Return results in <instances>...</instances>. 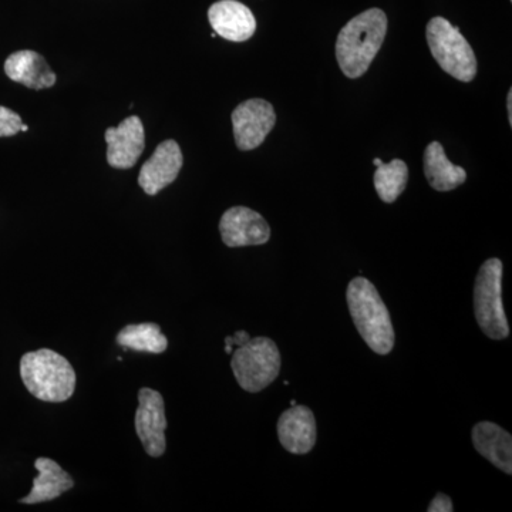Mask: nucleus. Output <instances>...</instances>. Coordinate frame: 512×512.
Listing matches in <instances>:
<instances>
[{
    "label": "nucleus",
    "instance_id": "obj_1",
    "mask_svg": "<svg viewBox=\"0 0 512 512\" xmlns=\"http://www.w3.org/2000/svg\"><path fill=\"white\" fill-rule=\"evenodd\" d=\"M386 13L382 9H367L349 20L336 40V59L340 70L349 79H359L382 49L387 35Z\"/></svg>",
    "mask_w": 512,
    "mask_h": 512
},
{
    "label": "nucleus",
    "instance_id": "obj_2",
    "mask_svg": "<svg viewBox=\"0 0 512 512\" xmlns=\"http://www.w3.org/2000/svg\"><path fill=\"white\" fill-rule=\"evenodd\" d=\"M346 299L357 332L377 355H389L394 346V329L389 309L376 286L357 276L346 291Z\"/></svg>",
    "mask_w": 512,
    "mask_h": 512
},
{
    "label": "nucleus",
    "instance_id": "obj_3",
    "mask_svg": "<svg viewBox=\"0 0 512 512\" xmlns=\"http://www.w3.org/2000/svg\"><path fill=\"white\" fill-rule=\"evenodd\" d=\"M20 377L29 393L42 402H66L76 390L73 366L52 349H39L23 355Z\"/></svg>",
    "mask_w": 512,
    "mask_h": 512
},
{
    "label": "nucleus",
    "instance_id": "obj_4",
    "mask_svg": "<svg viewBox=\"0 0 512 512\" xmlns=\"http://www.w3.org/2000/svg\"><path fill=\"white\" fill-rule=\"evenodd\" d=\"M426 37L431 55L444 72L463 83L476 79V55L460 29L437 16L427 23Z\"/></svg>",
    "mask_w": 512,
    "mask_h": 512
},
{
    "label": "nucleus",
    "instance_id": "obj_5",
    "mask_svg": "<svg viewBox=\"0 0 512 512\" xmlns=\"http://www.w3.org/2000/svg\"><path fill=\"white\" fill-rule=\"evenodd\" d=\"M231 369L239 386L258 393L275 382L281 372V353L274 340L259 336L249 339L231 353Z\"/></svg>",
    "mask_w": 512,
    "mask_h": 512
},
{
    "label": "nucleus",
    "instance_id": "obj_6",
    "mask_svg": "<svg viewBox=\"0 0 512 512\" xmlns=\"http://www.w3.org/2000/svg\"><path fill=\"white\" fill-rule=\"evenodd\" d=\"M503 262L491 258L481 265L474 286V311L484 335L503 340L510 335L503 305Z\"/></svg>",
    "mask_w": 512,
    "mask_h": 512
},
{
    "label": "nucleus",
    "instance_id": "obj_7",
    "mask_svg": "<svg viewBox=\"0 0 512 512\" xmlns=\"http://www.w3.org/2000/svg\"><path fill=\"white\" fill-rule=\"evenodd\" d=\"M231 120L237 147L241 151H251L261 146L275 127L276 113L269 101L251 99L232 111Z\"/></svg>",
    "mask_w": 512,
    "mask_h": 512
},
{
    "label": "nucleus",
    "instance_id": "obj_8",
    "mask_svg": "<svg viewBox=\"0 0 512 512\" xmlns=\"http://www.w3.org/2000/svg\"><path fill=\"white\" fill-rule=\"evenodd\" d=\"M167 417L163 396L157 390L143 387L138 392L136 412V433L144 450L150 457H163L167 441H165Z\"/></svg>",
    "mask_w": 512,
    "mask_h": 512
},
{
    "label": "nucleus",
    "instance_id": "obj_9",
    "mask_svg": "<svg viewBox=\"0 0 512 512\" xmlns=\"http://www.w3.org/2000/svg\"><path fill=\"white\" fill-rule=\"evenodd\" d=\"M222 242L229 248L256 247L271 238V228L259 212L247 207H232L220 221Z\"/></svg>",
    "mask_w": 512,
    "mask_h": 512
},
{
    "label": "nucleus",
    "instance_id": "obj_10",
    "mask_svg": "<svg viewBox=\"0 0 512 512\" xmlns=\"http://www.w3.org/2000/svg\"><path fill=\"white\" fill-rule=\"evenodd\" d=\"M107 163L117 170H128L137 164L146 147V133L140 117L130 116L120 126L107 128Z\"/></svg>",
    "mask_w": 512,
    "mask_h": 512
},
{
    "label": "nucleus",
    "instance_id": "obj_11",
    "mask_svg": "<svg viewBox=\"0 0 512 512\" xmlns=\"http://www.w3.org/2000/svg\"><path fill=\"white\" fill-rule=\"evenodd\" d=\"M183 164V151L177 141L165 140L141 167L138 184L147 195L154 197L177 180Z\"/></svg>",
    "mask_w": 512,
    "mask_h": 512
},
{
    "label": "nucleus",
    "instance_id": "obj_12",
    "mask_svg": "<svg viewBox=\"0 0 512 512\" xmlns=\"http://www.w3.org/2000/svg\"><path fill=\"white\" fill-rule=\"evenodd\" d=\"M212 29L229 42H247L255 35L256 19L252 10L238 0H220L208 10Z\"/></svg>",
    "mask_w": 512,
    "mask_h": 512
},
{
    "label": "nucleus",
    "instance_id": "obj_13",
    "mask_svg": "<svg viewBox=\"0 0 512 512\" xmlns=\"http://www.w3.org/2000/svg\"><path fill=\"white\" fill-rule=\"evenodd\" d=\"M278 437L286 451L308 454L316 444V420L306 406H291L278 420Z\"/></svg>",
    "mask_w": 512,
    "mask_h": 512
},
{
    "label": "nucleus",
    "instance_id": "obj_14",
    "mask_svg": "<svg viewBox=\"0 0 512 512\" xmlns=\"http://www.w3.org/2000/svg\"><path fill=\"white\" fill-rule=\"evenodd\" d=\"M5 73L12 82L33 90L50 89L56 84V74L45 57L33 50H20L5 62Z\"/></svg>",
    "mask_w": 512,
    "mask_h": 512
},
{
    "label": "nucleus",
    "instance_id": "obj_15",
    "mask_svg": "<svg viewBox=\"0 0 512 512\" xmlns=\"http://www.w3.org/2000/svg\"><path fill=\"white\" fill-rule=\"evenodd\" d=\"M35 467L39 471V476L33 480L32 491L19 500L20 504L47 503V501L56 500L74 487V480L70 474L52 458H37Z\"/></svg>",
    "mask_w": 512,
    "mask_h": 512
},
{
    "label": "nucleus",
    "instance_id": "obj_16",
    "mask_svg": "<svg viewBox=\"0 0 512 512\" xmlns=\"http://www.w3.org/2000/svg\"><path fill=\"white\" fill-rule=\"evenodd\" d=\"M473 443L478 453L501 471L512 474V437L490 421H481L473 429Z\"/></svg>",
    "mask_w": 512,
    "mask_h": 512
},
{
    "label": "nucleus",
    "instance_id": "obj_17",
    "mask_svg": "<svg viewBox=\"0 0 512 512\" xmlns=\"http://www.w3.org/2000/svg\"><path fill=\"white\" fill-rule=\"evenodd\" d=\"M424 175L436 191H453L466 183L467 173L448 160L446 151L439 141H433L424 151Z\"/></svg>",
    "mask_w": 512,
    "mask_h": 512
},
{
    "label": "nucleus",
    "instance_id": "obj_18",
    "mask_svg": "<svg viewBox=\"0 0 512 512\" xmlns=\"http://www.w3.org/2000/svg\"><path fill=\"white\" fill-rule=\"evenodd\" d=\"M117 343L124 349L134 352L164 353L168 348V339L161 332L157 323H138V325H127L117 335Z\"/></svg>",
    "mask_w": 512,
    "mask_h": 512
},
{
    "label": "nucleus",
    "instance_id": "obj_19",
    "mask_svg": "<svg viewBox=\"0 0 512 512\" xmlns=\"http://www.w3.org/2000/svg\"><path fill=\"white\" fill-rule=\"evenodd\" d=\"M409 181V168L403 160H393L389 164H380L375 173V188L380 200L392 204L403 191Z\"/></svg>",
    "mask_w": 512,
    "mask_h": 512
},
{
    "label": "nucleus",
    "instance_id": "obj_20",
    "mask_svg": "<svg viewBox=\"0 0 512 512\" xmlns=\"http://www.w3.org/2000/svg\"><path fill=\"white\" fill-rule=\"evenodd\" d=\"M23 121L15 111L0 106V137L16 136L22 131Z\"/></svg>",
    "mask_w": 512,
    "mask_h": 512
},
{
    "label": "nucleus",
    "instance_id": "obj_21",
    "mask_svg": "<svg viewBox=\"0 0 512 512\" xmlns=\"http://www.w3.org/2000/svg\"><path fill=\"white\" fill-rule=\"evenodd\" d=\"M249 339H251V336H249V333L245 332V330H238L234 335L227 336V338H225V353L231 355V353L234 352V346L239 348V346L245 345Z\"/></svg>",
    "mask_w": 512,
    "mask_h": 512
},
{
    "label": "nucleus",
    "instance_id": "obj_22",
    "mask_svg": "<svg viewBox=\"0 0 512 512\" xmlns=\"http://www.w3.org/2000/svg\"><path fill=\"white\" fill-rule=\"evenodd\" d=\"M453 511V503L446 494H437L429 505V512H451Z\"/></svg>",
    "mask_w": 512,
    "mask_h": 512
},
{
    "label": "nucleus",
    "instance_id": "obj_23",
    "mask_svg": "<svg viewBox=\"0 0 512 512\" xmlns=\"http://www.w3.org/2000/svg\"><path fill=\"white\" fill-rule=\"evenodd\" d=\"M507 110H508V121H510V124L512 126V90L510 89V92H508L507 96Z\"/></svg>",
    "mask_w": 512,
    "mask_h": 512
},
{
    "label": "nucleus",
    "instance_id": "obj_24",
    "mask_svg": "<svg viewBox=\"0 0 512 512\" xmlns=\"http://www.w3.org/2000/svg\"><path fill=\"white\" fill-rule=\"evenodd\" d=\"M373 163H375L376 167H379V165L382 164V160H380V158H375V161H373Z\"/></svg>",
    "mask_w": 512,
    "mask_h": 512
},
{
    "label": "nucleus",
    "instance_id": "obj_25",
    "mask_svg": "<svg viewBox=\"0 0 512 512\" xmlns=\"http://www.w3.org/2000/svg\"><path fill=\"white\" fill-rule=\"evenodd\" d=\"M29 130V127L28 126H25V124H23L22 126V131H28Z\"/></svg>",
    "mask_w": 512,
    "mask_h": 512
},
{
    "label": "nucleus",
    "instance_id": "obj_26",
    "mask_svg": "<svg viewBox=\"0 0 512 512\" xmlns=\"http://www.w3.org/2000/svg\"><path fill=\"white\" fill-rule=\"evenodd\" d=\"M291 406H296V400H292Z\"/></svg>",
    "mask_w": 512,
    "mask_h": 512
}]
</instances>
